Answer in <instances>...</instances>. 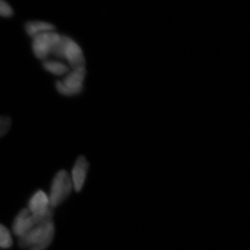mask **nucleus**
Listing matches in <instances>:
<instances>
[{
  "label": "nucleus",
  "instance_id": "f257e3e1",
  "mask_svg": "<svg viewBox=\"0 0 250 250\" xmlns=\"http://www.w3.org/2000/svg\"><path fill=\"white\" fill-rule=\"evenodd\" d=\"M55 225L52 220L39 224L19 237L18 245L23 250H45L53 241Z\"/></svg>",
  "mask_w": 250,
  "mask_h": 250
},
{
  "label": "nucleus",
  "instance_id": "9b49d317",
  "mask_svg": "<svg viewBox=\"0 0 250 250\" xmlns=\"http://www.w3.org/2000/svg\"><path fill=\"white\" fill-rule=\"evenodd\" d=\"M54 215V209L52 207H47L45 209L37 212V213L31 214V219L34 225H39V224L45 223L52 220Z\"/></svg>",
  "mask_w": 250,
  "mask_h": 250
},
{
  "label": "nucleus",
  "instance_id": "20e7f679",
  "mask_svg": "<svg viewBox=\"0 0 250 250\" xmlns=\"http://www.w3.org/2000/svg\"><path fill=\"white\" fill-rule=\"evenodd\" d=\"M62 35L55 31L43 33L32 38L33 52L36 58L45 60L60 41Z\"/></svg>",
  "mask_w": 250,
  "mask_h": 250
},
{
  "label": "nucleus",
  "instance_id": "39448f33",
  "mask_svg": "<svg viewBox=\"0 0 250 250\" xmlns=\"http://www.w3.org/2000/svg\"><path fill=\"white\" fill-rule=\"evenodd\" d=\"M88 167H89V164L85 156H79L72 170L71 180L75 191L77 192L81 191L84 185Z\"/></svg>",
  "mask_w": 250,
  "mask_h": 250
},
{
  "label": "nucleus",
  "instance_id": "6e6552de",
  "mask_svg": "<svg viewBox=\"0 0 250 250\" xmlns=\"http://www.w3.org/2000/svg\"><path fill=\"white\" fill-rule=\"evenodd\" d=\"M56 27L52 23L41 21H29L24 25V30L31 38L43 33L55 31Z\"/></svg>",
  "mask_w": 250,
  "mask_h": 250
},
{
  "label": "nucleus",
  "instance_id": "ddd939ff",
  "mask_svg": "<svg viewBox=\"0 0 250 250\" xmlns=\"http://www.w3.org/2000/svg\"><path fill=\"white\" fill-rule=\"evenodd\" d=\"M14 9L6 0H0V17L11 18L14 15Z\"/></svg>",
  "mask_w": 250,
  "mask_h": 250
},
{
  "label": "nucleus",
  "instance_id": "4468645a",
  "mask_svg": "<svg viewBox=\"0 0 250 250\" xmlns=\"http://www.w3.org/2000/svg\"><path fill=\"white\" fill-rule=\"evenodd\" d=\"M12 121L9 116L0 117V138L7 134L8 131L11 129Z\"/></svg>",
  "mask_w": 250,
  "mask_h": 250
},
{
  "label": "nucleus",
  "instance_id": "f8f14e48",
  "mask_svg": "<svg viewBox=\"0 0 250 250\" xmlns=\"http://www.w3.org/2000/svg\"><path fill=\"white\" fill-rule=\"evenodd\" d=\"M13 246V238L9 229L0 223V248L8 249Z\"/></svg>",
  "mask_w": 250,
  "mask_h": 250
},
{
  "label": "nucleus",
  "instance_id": "7ed1b4c3",
  "mask_svg": "<svg viewBox=\"0 0 250 250\" xmlns=\"http://www.w3.org/2000/svg\"><path fill=\"white\" fill-rule=\"evenodd\" d=\"M73 188L71 177L67 171L62 170L56 174L52 180L49 192V205L55 208L70 195Z\"/></svg>",
  "mask_w": 250,
  "mask_h": 250
},
{
  "label": "nucleus",
  "instance_id": "1a4fd4ad",
  "mask_svg": "<svg viewBox=\"0 0 250 250\" xmlns=\"http://www.w3.org/2000/svg\"><path fill=\"white\" fill-rule=\"evenodd\" d=\"M49 198L47 194L42 190H37L28 202V210L31 214L45 209L49 207Z\"/></svg>",
  "mask_w": 250,
  "mask_h": 250
},
{
  "label": "nucleus",
  "instance_id": "0eeeda50",
  "mask_svg": "<svg viewBox=\"0 0 250 250\" xmlns=\"http://www.w3.org/2000/svg\"><path fill=\"white\" fill-rule=\"evenodd\" d=\"M85 74V68L72 70L71 72L67 74L62 83L66 88L72 90L75 95H79L83 89Z\"/></svg>",
  "mask_w": 250,
  "mask_h": 250
},
{
  "label": "nucleus",
  "instance_id": "2eb2a0df",
  "mask_svg": "<svg viewBox=\"0 0 250 250\" xmlns=\"http://www.w3.org/2000/svg\"><path fill=\"white\" fill-rule=\"evenodd\" d=\"M56 88H57V91L62 94V95H64V96H74V95H75V94L72 90L66 88L61 81H57L56 82Z\"/></svg>",
  "mask_w": 250,
  "mask_h": 250
},
{
  "label": "nucleus",
  "instance_id": "f03ea898",
  "mask_svg": "<svg viewBox=\"0 0 250 250\" xmlns=\"http://www.w3.org/2000/svg\"><path fill=\"white\" fill-rule=\"evenodd\" d=\"M52 54L57 58L66 59L72 70L85 68L83 51L76 41L68 36L62 35Z\"/></svg>",
  "mask_w": 250,
  "mask_h": 250
},
{
  "label": "nucleus",
  "instance_id": "423d86ee",
  "mask_svg": "<svg viewBox=\"0 0 250 250\" xmlns=\"http://www.w3.org/2000/svg\"><path fill=\"white\" fill-rule=\"evenodd\" d=\"M34 226L30 211L27 208H23L14 219L12 225L13 233L16 236L21 237Z\"/></svg>",
  "mask_w": 250,
  "mask_h": 250
},
{
  "label": "nucleus",
  "instance_id": "9d476101",
  "mask_svg": "<svg viewBox=\"0 0 250 250\" xmlns=\"http://www.w3.org/2000/svg\"><path fill=\"white\" fill-rule=\"evenodd\" d=\"M42 67L46 71L54 75H62L68 73L69 67L63 62L54 60H45L42 62Z\"/></svg>",
  "mask_w": 250,
  "mask_h": 250
}]
</instances>
